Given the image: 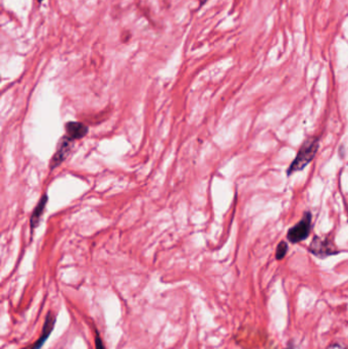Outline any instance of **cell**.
Segmentation results:
<instances>
[{
  "instance_id": "obj_1",
  "label": "cell",
  "mask_w": 348,
  "mask_h": 349,
  "mask_svg": "<svg viewBox=\"0 0 348 349\" xmlns=\"http://www.w3.org/2000/svg\"><path fill=\"white\" fill-rule=\"evenodd\" d=\"M319 149V140L318 138H310L306 140L300 149L298 150L297 156L292 161L288 169V176L290 174L303 170L306 166L310 165L312 160L314 158L316 152Z\"/></svg>"
},
{
  "instance_id": "obj_2",
  "label": "cell",
  "mask_w": 348,
  "mask_h": 349,
  "mask_svg": "<svg viewBox=\"0 0 348 349\" xmlns=\"http://www.w3.org/2000/svg\"><path fill=\"white\" fill-rule=\"evenodd\" d=\"M312 231V214L305 212L299 223L296 224L287 233V239L295 244L305 240Z\"/></svg>"
},
{
  "instance_id": "obj_3",
  "label": "cell",
  "mask_w": 348,
  "mask_h": 349,
  "mask_svg": "<svg viewBox=\"0 0 348 349\" xmlns=\"http://www.w3.org/2000/svg\"><path fill=\"white\" fill-rule=\"evenodd\" d=\"M73 142H74V140H71L67 135H65L58 141L55 153L49 162L50 170H53V169L57 168L61 162L65 161V159L70 155L71 147H73Z\"/></svg>"
},
{
  "instance_id": "obj_4",
  "label": "cell",
  "mask_w": 348,
  "mask_h": 349,
  "mask_svg": "<svg viewBox=\"0 0 348 349\" xmlns=\"http://www.w3.org/2000/svg\"><path fill=\"white\" fill-rule=\"evenodd\" d=\"M310 251L313 255L321 259H325L327 256L338 253V250H336V247L330 239L321 238L318 237V236L314 237L312 244L310 245Z\"/></svg>"
},
{
  "instance_id": "obj_5",
  "label": "cell",
  "mask_w": 348,
  "mask_h": 349,
  "mask_svg": "<svg viewBox=\"0 0 348 349\" xmlns=\"http://www.w3.org/2000/svg\"><path fill=\"white\" fill-rule=\"evenodd\" d=\"M66 135L71 140H80L84 138L89 131L88 127L81 122H68L65 125Z\"/></svg>"
},
{
  "instance_id": "obj_6",
  "label": "cell",
  "mask_w": 348,
  "mask_h": 349,
  "mask_svg": "<svg viewBox=\"0 0 348 349\" xmlns=\"http://www.w3.org/2000/svg\"><path fill=\"white\" fill-rule=\"evenodd\" d=\"M54 324H55V316L52 313H48L46 320L43 326V330H42V334H41L39 339L33 344L31 345L30 347H27L25 349H40L41 347L43 346V344L45 343V341L47 340V338L50 336L51 332H52L53 328H54Z\"/></svg>"
},
{
  "instance_id": "obj_7",
  "label": "cell",
  "mask_w": 348,
  "mask_h": 349,
  "mask_svg": "<svg viewBox=\"0 0 348 349\" xmlns=\"http://www.w3.org/2000/svg\"><path fill=\"white\" fill-rule=\"evenodd\" d=\"M47 202H48V196H47V194H44L43 196L40 198L38 204L36 205V208L34 209V210L32 212V215H31L30 225H31V230L32 231H34L39 226L40 220H41V218H42V214L45 210Z\"/></svg>"
},
{
  "instance_id": "obj_8",
  "label": "cell",
  "mask_w": 348,
  "mask_h": 349,
  "mask_svg": "<svg viewBox=\"0 0 348 349\" xmlns=\"http://www.w3.org/2000/svg\"><path fill=\"white\" fill-rule=\"evenodd\" d=\"M287 251H288L287 242H285V241L280 242L278 247H277V250H276V259H277L278 261L283 260L285 258L286 253H287Z\"/></svg>"
},
{
  "instance_id": "obj_9",
  "label": "cell",
  "mask_w": 348,
  "mask_h": 349,
  "mask_svg": "<svg viewBox=\"0 0 348 349\" xmlns=\"http://www.w3.org/2000/svg\"><path fill=\"white\" fill-rule=\"evenodd\" d=\"M95 347H96V349H105L104 342H102L98 333H96V336H95Z\"/></svg>"
},
{
  "instance_id": "obj_10",
  "label": "cell",
  "mask_w": 348,
  "mask_h": 349,
  "mask_svg": "<svg viewBox=\"0 0 348 349\" xmlns=\"http://www.w3.org/2000/svg\"><path fill=\"white\" fill-rule=\"evenodd\" d=\"M327 349H347L345 346L339 344V343H333V344H330L328 347H327Z\"/></svg>"
},
{
  "instance_id": "obj_11",
  "label": "cell",
  "mask_w": 348,
  "mask_h": 349,
  "mask_svg": "<svg viewBox=\"0 0 348 349\" xmlns=\"http://www.w3.org/2000/svg\"><path fill=\"white\" fill-rule=\"evenodd\" d=\"M209 0H199V6H202L203 4H206Z\"/></svg>"
},
{
  "instance_id": "obj_12",
  "label": "cell",
  "mask_w": 348,
  "mask_h": 349,
  "mask_svg": "<svg viewBox=\"0 0 348 349\" xmlns=\"http://www.w3.org/2000/svg\"><path fill=\"white\" fill-rule=\"evenodd\" d=\"M38 1H39V2H42V1H43V0H38Z\"/></svg>"
}]
</instances>
